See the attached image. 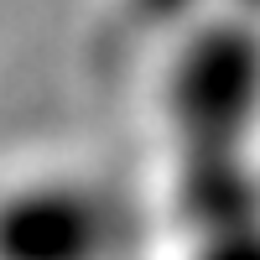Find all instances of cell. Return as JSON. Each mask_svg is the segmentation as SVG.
I'll return each mask as SVG.
<instances>
[{
	"label": "cell",
	"instance_id": "cell-2",
	"mask_svg": "<svg viewBox=\"0 0 260 260\" xmlns=\"http://www.w3.org/2000/svg\"><path fill=\"white\" fill-rule=\"evenodd\" d=\"M198 260H260V229L255 224H229V229H219L213 245H203Z\"/></svg>",
	"mask_w": 260,
	"mask_h": 260
},
{
	"label": "cell",
	"instance_id": "cell-1",
	"mask_svg": "<svg viewBox=\"0 0 260 260\" xmlns=\"http://www.w3.org/2000/svg\"><path fill=\"white\" fill-rule=\"evenodd\" d=\"M110 245L104 208L78 187H26L0 198V260H99Z\"/></svg>",
	"mask_w": 260,
	"mask_h": 260
}]
</instances>
